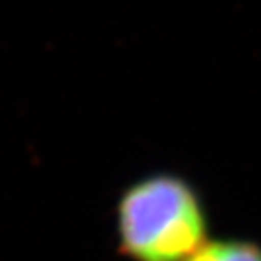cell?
Returning a JSON list of instances; mask_svg holds the SVG:
<instances>
[{
	"label": "cell",
	"instance_id": "obj_1",
	"mask_svg": "<svg viewBox=\"0 0 261 261\" xmlns=\"http://www.w3.org/2000/svg\"><path fill=\"white\" fill-rule=\"evenodd\" d=\"M207 232L199 192L172 172L136 180L116 203V242L130 261H182L205 242Z\"/></svg>",
	"mask_w": 261,
	"mask_h": 261
},
{
	"label": "cell",
	"instance_id": "obj_2",
	"mask_svg": "<svg viewBox=\"0 0 261 261\" xmlns=\"http://www.w3.org/2000/svg\"><path fill=\"white\" fill-rule=\"evenodd\" d=\"M182 261H261V244L242 238H207Z\"/></svg>",
	"mask_w": 261,
	"mask_h": 261
}]
</instances>
